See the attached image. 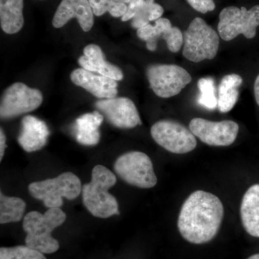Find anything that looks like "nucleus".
<instances>
[{
  "label": "nucleus",
  "mask_w": 259,
  "mask_h": 259,
  "mask_svg": "<svg viewBox=\"0 0 259 259\" xmlns=\"http://www.w3.org/2000/svg\"><path fill=\"white\" fill-rule=\"evenodd\" d=\"M224 208L214 194L197 190L189 196L181 209L178 219L180 234L193 244L212 241L222 223Z\"/></svg>",
  "instance_id": "f257e3e1"
},
{
  "label": "nucleus",
  "mask_w": 259,
  "mask_h": 259,
  "mask_svg": "<svg viewBox=\"0 0 259 259\" xmlns=\"http://www.w3.org/2000/svg\"><path fill=\"white\" fill-rule=\"evenodd\" d=\"M116 182L115 175L107 167H94L91 182L83 186L81 192L83 204L95 217L107 218L120 214L117 199L108 192Z\"/></svg>",
  "instance_id": "f03ea898"
},
{
  "label": "nucleus",
  "mask_w": 259,
  "mask_h": 259,
  "mask_svg": "<svg viewBox=\"0 0 259 259\" xmlns=\"http://www.w3.org/2000/svg\"><path fill=\"white\" fill-rule=\"evenodd\" d=\"M66 215L60 207L49 208L44 214L32 211L23 220V229L26 233L25 245L42 253H53L59 248V243L51 233L66 221Z\"/></svg>",
  "instance_id": "7ed1b4c3"
},
{
  "label": "nucleus",
  "mask_w": 259,
  "mask_h": 259,
  "mask_svg": "<svg viewBox=\"0 0 259 259\" xmlns=\"http://www.w3.org/2000/svg\"><path fill=\"white\" fill-rule=\"evenodd\" d=\"M81 180L71 172H64L54 179L32 182L28 187L30 195L42 200L48 208L61 207L63 197L72 200L81 193Z\"/></svg>",
  "instance_id": "20e7f679"
},
{
  "label": "nucleus",
  "mask_w": 259,
  "mask_h": 259,
  "mask_svg": "<svg viewBox=\"0 0 259 259\" xmlns=\"http://www.w3.org/2000/svg\"><path fill=\"white\" fill-rule=\"evenodd\" d=\"M183 56L192 62L214 59L217 55L220 38L217 32L203 19L192 20L184 33Z\"/></svg>",
  "instance_id": "39448f33"
},
{
  "label": "nucleus",
  "mask_w": 259,
  "mask_h": 259,
  "mask_svg": "<svg viewBox=\"0 0 259 259\" xmlns=\"http://www.w3.org/2000/svg\"><path fill=\"white\" fill-rule=\"evenodd\" d=\"M219 18L218 30L223 40L230 41L241 34L246 38H253L259 26V5L250 10L228 7L221 11Z\"/></svg>",
  "instance_id": "423d86ee"
},
{
  "label": "nucleus",
  "mask_w": 259,
  "mask_h": 259,
  "mask_svg": "<svg viewBox=\"0 0 259 259\" xmlns=\"http://www.w3.org/2000/svg\"><path fill=\"white\" fill-rule=\"evenodd\" d=\"M114 169L126 183L139 188H153L157 184L151 158L140 151H131L120 156L116 160Z\"/></svg>",
  "instance_id": "0eeeda50"
},
{
  "label": "nucleus",
  "mask_w": 259,
  "mask_h": 259,
  "mask_svg": "<svg viewBox=\"0 0 259 259\" xmlns=\"http://www.w3.org/2000/svg\"><path fill=\"white\" fill-rule=\"evenodd\" d=\"M146 75L153 93L161 98L176 96L192 81L184 68L174 64L151 65Z\"/></svg>",
  "instance_id": "6e6552de"
},
{
  "label": "nucleus",
  "mask_w": 259,
  "mask_h": 259,
  "mask_svg": "<svg viewBox=\"0 0 259 259\" xmlns=\"http://www.w3.org/2000/svg\"><path fill=\"white\" fill-rule=\"evenodd\" d=\"M153 139L166 151L177 154H185L195 149L196 136L190 129L173 120H161L151 127Z\"/></svg>",
  "instance_id": "1a4fd4ad"
},
{
  "label": "nucleus",
  "mask_w": 259,
  "mask_h": 259,
  "mask_svg": "<svg viewBox=\"0 0 259 259\" xmlns=\"http://www.w3.org/2000/svg\"><path fill=\"white\" fill-rule=\"evenodd\" d=\"M40 90L22 82L13 83L3 93L0 104L2 119H10L36 110L42 102Z\"/></svg>",
  "instance_id": "9d476101"
},
{
  "label": "nucleus",
  "mask_w": 259,
  "mask_h": 259,
  "mask_svg": "<svg viewBox=\"0 0 259 259\" xmlns=\"http://www.w3.org/2000/svg\"><path fill=\"white\" fill-rule=\"evenodd\" d=\"M190 129L204 144L211 146H228L236 141L239 126L234 121L214 122L197 117L191 120Z\"/></svg>",
  "instance_id": "9b49d317"
},
{
  "label": "nucleus",
  "mask_w": 259,
  "mask_h": 259,
  "mask_svg": "<svg viewBox=\"0 0 259 259\" xmlns=\"http://www.w3.org/2000/svg\"><path fill=\"white\" fill-rule=\"evenodd\" d=\"M95 105L105 115L107 120L118 128H134L142 124L136 105L127 97L100 100Z\"/></svg>",
  "instance_id": "f8f14e48"
},
{
  "label": "nucleus",
  "mask_w": 259,
  "mask_h": 259,
  "mask_svg": "<svg viewBox=\"0 0 259 259\" xmlns=\"http://www.w3.org/2000/svg\"><path fill=\"white\" fill-rule=\"evenodd\" d=\"M137 35L146 42V48L151 51H156L160 37L164 39L168 50L173 53L180 51L184 42V35L180 29L173 27L166 18H159L155 21V25H148L138 29Z\"/></svg>",
  "instance_id": "ddd939ff"
},
{
  "label": "nucleus",
  "mask_w": 259,
  "mask_h": 259,
  "mask_svg": "<svg viewBox=\"0 0 259 259\" xmlns=\"http://www.w3.org/2000/svg\"><path fill=\"white\" fill-rule=\"evenodd\" d=\"M94 15L89 0H62L53 18V26L62 28L71 19L76 18L83 31L89 32L93 27Z\"/></svg>",
  "instance_id": "4468645a"
},
{
  "label": "nucleus",
  "mask_w": 259,
  "mask_h": 259,
  "mask_svg": "<svg viewBox=\"0 0 259 259\" xmlns=\"http://www.w3.org/2000/svg\"><path fill=\"white\" fill-rule=\"evenodd\" d=\"M71 80L76 86L84 89L97 98L106 100L117 96V81L103 75L95 74L84 69H77L71 73Z\"/></svg>",
  "instance_id": "2eb2a0df"
},
{
  "label": "nucleus",
  "mask_w": 259,
  "mask_h": 259,
  "mask_svg": "<svg viewBox=\"0 0 259 259\" xmlns=\"http://www.w3.org/2000/svg\"><path fill=\"white\" fill-rule=\"evenodd\" d=\"M19 144L28 153L39 151L47 144L50 131L44 121L32 115L23 117Z\"/></svg>",
  "instance_id": "dca6fc26"
},
{
  "label": "nucleus",
  "mask_w": 259,
  "mask_h": 259,
  "mask_svg": "<svg viewBox=\"0 0 259 259\" xmlns=\"http://www.w3.org/2000/svg\"><path fill=\"white\" fill-rule=\"evenodd\" d=\"M79 64L82 69L98 73L115 81L123 79L120 68L105 61L103 51L96 44H90L84 48L83 55L79 59Z\"/></svg>",
  "instance_id": "f3484780"
},
{
  "label": "nucleus",
  "mask_w": 259,
  "mask_h": 259,
  "mask_svg": "<svg viewBox=\"0 0 259 259\" xmlns=\"http://www.w3.org/2000/svg\"><path fill=\"white\" fill-rule=\"evenodd\" d=\"M240 211L245 231L250 236L259 238V184L251 186L245 192Z\"/></svg>",
  "instance_id": "a211bd4d"
},
{
  "label": "nucleus",
  "mask_w": 259,
  "mask_h": 259,
  "mask_svg": "<svg viewBox=\"0 0 259 259\" xmlns=\"http://www.w3.org/2000/svg\"><path fill=\"white\" fill-rule=\"evenodd\" d=\"M104 117L98 111L80 116L75 122L74 135L76 141L83 146H95L100 142V125Z\"/></svg>",
  "instance_id": "6ab92c4d"
},
{
  "label": "nucleus",
  "mask_w": 259,
  "mask_h": 259,
  "mask_svg": "<svg viewBox=\"0 0 259 259\" xmlns=\"http://www.w3.org/2000/svg\"><path fill=\"white\" fill-rule=\"evenodd\" d=\"M24 0H0V24L7 34H15L23 28Z\"/></svg>",
  "instance_id": "aec40b11"
},
{
  "label": "nucleus",
  "mask_w": 259,
  "mask_h": 259,
  "mask_svg": "<svg viewBox=\"0 0 259 259\" xmlns=\"http://www.w3.org/2000/svg\"><path fill=\"white\" fill-rule=\"evenodd\" d=\"M243 82L239 75L228 74L221 80L218 88V108L221 112L231 111L238 101V88Z\"/></svg>",
  "instance_id": "412c9836"
},
{
  "label": "nucleus",
  "mask_w": 259,
  "mask_h": 259,
  "mask_svg": "<svg viewBox=\"0 0 259 259\" xmlns=\"http://www.w3.org/2000/svg\"><path fill=\"white\" fill-rule=\"evenodd\" d=\"M26 203L21 198L8 197L0 192V223L18 222L23 218Z\"/></svg>",
  "instance_id": "4be33fe9"
},
{
  "label": "nucleus",
  "mask_w": 259,
  "mask_h": 259,
  "mask_svg": "<svg viewBox=\"0 0 259 259\" xmlns=\"http://www.w3.org/2000/svg\"><path fill=\"white\" fill-rule=\"evenodd\" d=\"M163 8L155 3L154 0H145L134 18L132 19L133 28L139 29L148 25L150 22L156 21L163 14Z\"/></svg>",
  "instance_id": "5701e85b"
},
{
  "label": "nucleus",
  "mask_w": 259,
  "mask_h": 259,
  "mask_svg": "<svg viewBox=\"0 0 259 259\" xmlns=\"http://www.w3.org/2000/svg\"><path fill=\"white\" fill-rule=\"evenodd\" d=\"M131 0H89L96 16H101L108 12L114 18H122L127 10Z\"/></svg>",
  "instance_id": "b1692460"
},
{
  "label": "nucleus",
  "mask_w": 259,
  "mask_h": 259,
  "mask_svg": "<svg viewBox=\"0 0 259 259\" xmlns=\"http://www.w3.org/2000/svg\"><path fill=\"white\" fill-rule=\"evenodd\" d=\"M199 95L198 102L208 110H214L218 107V97H216L215 85L211 77L202 78L199 80Z\"/></svg>",
  "instance_id": "393cba45"
},
{
  "label": "nucleus",
  "mask_w": 259,
  "mask_h": 259,
  "mask_svg": "<svg viewBox=\"0 0 259 259\" xmlns=\"http://www.w3.org/2000/svg\"><path fill=\"white\" fill-rule=\"evenodd\" d=\"M0 259H47L41 252L25 245L2 247L0 248Z\"/></svg>",
  "instance_id": "a878e982"
},
{
  "label": "nucleus",
  "mask_w": 259,
  "mask_h": 259,
  "mask_svg": "<svg viewBox=\"0 0 259 259\" xmlns=\"http://www.w3.org/2000/svg\"><path fill=\"white\" fill-rule=\"evenodd\" d=\"M187 1L192 8L203 14L213 11L215 8V4L213 0H187Z\"/></svg>",
  "instance_id": "bb28decb"
},
{
  "label": "nucleus",
  "mask_w": 259,
  "mask_h": 259,
  "mask_svg": "<svg viewBox=\"0 0 259 259\" xmlns=\"http://www.w3.org/2000/svg\"><path fill=\"white\" fill-rule=\"evenodd\" d=\"M144 3L145 0H131L129 4L127 5V12L122 17V21H128L134 18Z\"/></svg>",
  "instance_id": "cd10ccee"
},
{
  "label": "nucleus",
  "mask_w": 259,
  "mask_h": 259,
  "mask_svg": "<svg viewBox=\"0 0 259 259\" xmlns=\"http://www.w3.org/2000/svg\"><path fill=\"white\" fill-rule=\"evenodd\" d=\"M6 136L3 128L0 130V161L3 160L5 155V148H6Z\"/></svg>",
  "instance_id": "c85d7f7f"
},
{
  "label": "nucleus",
  "mask_w": 259,
  "mask_h": 259,
  "mask_svg": "<svg viewBox=\"0 0 259 259\" xmlns=\"http://www.w3.org/2000/svg\"><path fill=\"white\" fill-rule=\"evenodd\" d=\"M254 95L255 101L259 106V74L257 76L254 83Z\"/></svg>",
  "instance_id": "c756f323"
},
{
  "label": "nucleus",
  "mask_w": 259,
  "mask_h": 259,
  "mask_svg": "<svg viewBox=\"0 0 259 259\" xmlns=\"http://www.w3.org/2000/svg\"><path fill=\"white\" fill-rule=\"evenodd\" d=\"M247 259H259V253H256V254L250 255L249 258Z\"/></svg>",
  "instance_id": "7c9ffc66"
}]
</instances>
